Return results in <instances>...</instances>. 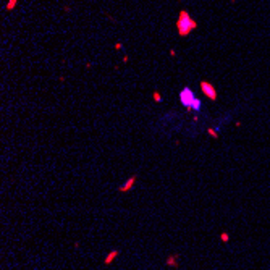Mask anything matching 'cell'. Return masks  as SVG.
<instances>
[{
	"instance_id": "cell-1",
	"label": "cell",
	"mask_w": 270,
	"mask_h": 270,
	"mask_svg": "<svg viewBox=\"0 0 270 270\" xmlns=\"http://www.w3.org/2000/svg\"><path fill=\"white\" fill-rule=\"evenodd\" d=\"M197 29V21L188 13V10H180L176 20V31L180 37H186Z\"/></svg>"
},
{
	"instance_id": "cell-2",
	"label": "cell",
	"mask_w": 270,
	"mask_h": 270,
	"mask_svg": "<svg viewBox=\"0 0 270 270\" xmlns=\"http://www.w3.org/2000/svg\"><path fill=\"white\" fill-rule=\"evenodd\" d=\"M178 97H180L181 105H184L186 108H188V107H191V104L194 102V99H196V94H194V91H192L191 87L186 86V87H183V89L180 91Z\"/></svg>"
},
{
	"instance_id": "cell-3",
	"label": "cell",
	"mask_w": 270,
	"mask_h": 270,
	"mask_svg": "<svg viewBox=\"0 0 270 270\" xmlns=\"http://www.w3.org/2000/svg\"><path fill=\"white\" fill-rule=\"evenodd\" d=\"M199 84H200V91H202V94H204L207 99H210L212 102H215V100H217V89L213 87V84H210L209 81H204V79H202Z\"/></svg>"
},
{
	"instance_id": "cell-4",
	"label": "cell",
	"mask_w": 270,
	"mask_h": 270,
	"mask_svg": "<svg viewBox=\"0 0 270 270\" xmlns=\"http://www.w3.org/2000/svg\"><path fill=\"white\" fill-rule=\"evenodd\" d=\"M136 181H138V175H131L125 183H121L118 186V192H130L133 189V186L136 184Z\"/></svg>"
},
{
	"instance_id": "cell-5",
	"label": "cell",
	"mask_w": 270,
	"mask_h": 270,
	"mask_svg": "<svg viewBox=\"0 0 270 270\" xmlns=\"http://www.w3.org/2000/svg\"><path fill=\"white\" fill-rule=\"evenodd\" d=\"M178 264H180V256L178 254H170L167 259H165V265L170 267V269H178Z\"/></svg>"
},
{
	"instance_id": "cell-6",
	"label": "cell",
	"mask_w": 270,
	"mask_h": 270,
	"mask_svg": "<svg viewBox=\"0 0 270 270\" xmlns=\"http://www.w3.org/2000/svg\"><path fill=\"white\" fill-rule=\"evenodd\" d=\"M118 256H120V249H112L110 252L105 256V259H104V264L105 265H112L117 259H118Z\"/></svg>"
},
{
	"instance_id": "cell-7",
	"label": "cell",
	"mask_w": 270,
	"mask_h": 270,
	"mask_svg": "<svg viewBox=\"0 0 270 270\" xmlns=\"http://www.w3.org/2000/svg\"><path fill=\"white\" fill-rule=\"evenodd\" d=\"M202 110V100H200L199 97H196L194 99V102L191 104V107H188V108H186V112H200Z\"/></svg>"
},
{
	"instance_id": "cell-8",
	"label": "cell",
	"mask_w": 270,
	"mask_h": 270,
	"mask_svg": "<svg viewBox=\"0 0 270 270\" xmlns=\"http://www.w3.org/2000/svg\"><path fill=\"white\" fill-rule=\"evenodd\" d=\"M16 3H18V0H8L7 5H5V10H7V12H12V10L16 7Z\"/></svg>"
},
{
	"instance_id": "cell-9",
	"label": "cell",
	"mask_w": 270,
	"mask_h": 270,
	"mask_svg": "<svg viewBox=\"0 0 270 270\" xmlns=\"http://www.w3.org/2000/svg\"><path fill=\"white\" fill-rule=\"evenodd\" d=\"M152 99H154V102L160 104L162 102V94H160L159 91H154V92H152Z\"/></svg>"
},
{
	"instance_id": "cell-10",
	"label": "cell",
	"mask_w": 270,
	"mask_h": 270,
	"mask_svg": "<svg viewBox=\"0 0 270 270\" xmlns=\"http://www.w3.org/2000/svg\"><path fill=\"white\" fill-rule=\"evenodd\" d=\"M220 239H222V243H228L230 241V235L226 233V231H223V233L220 235Z\"/></svg>"
},
{
	"instance_id": "cell-11",
	"label": "cell",
	"mask_w": 270,
	"mask_h": 270,
	"mask_svg": "<svg viewBox=\"0 0 270 270\" xmlns=\"http://www.w3.org/2000/svg\"><path fill=\"white\" fill-rule=\"evenodd\" d=\"M207 133H209L210 138H213V139H217V138H218V131L212 130V128H209V130H207Z\"/></svg>"
},
{
	"instance_id": "cell-12",
	"label": "cell",
	"mask_w": 270,
	"mask_h": 270,
	"mask_svg": "<svg viewBox=\"0 0 270 270\" xmlns=\"http://www.w3.org/2000/svg\"><path fill=\"white\" fill-rule=\"evenodd\" d=\"M121 47H123L121 42H117V44H115V50H121Z\"/></svg>"
},
{
	"instance_id": "cell-13",
	"label": "cell",
	"mask_w": 270,
	"mask_h": 270,
	"mask_svg": "<svg viewBox=\"0 0 270 270\" xmlns=\"http://www.w3.org/2000/svg\"><path fill=\"white\" fill-rule=\"evenodd\" d=\"M70 10H71V7H70V5H66V7H63V12H65V13H68Z\"/></svg>"
},
{
	"instance_id": "cell-14",
	"label": "cell",
	"mask_w": 270,
	"mask_h": 270,
	"mask_svg": "<svg viewBox=\"0 0 270 270\" xmlns=\"http://www.w3.org/2000/svg\"><path fill=\"white\" fill-rule=\"evenodd\" d=\"M170 57H176V50H175V49L170 50Z\"/></svg>"
},
{
	"instance_id": "cell-15",
	"label": "cell",
	"mask_w": 270,
	"mask_h": 270,
	"mask_svg": "<svg viewBox=\"0 0 270 270\" xmlns=\"http://www.w3.org/2000/svg\"><path fill=\"white\" fill-rule=\"evenodd\" d=\"M121 60H123V63H128V60H130V57H128V55H125V57H123Z\"/></svg>"
}]
</instances>
